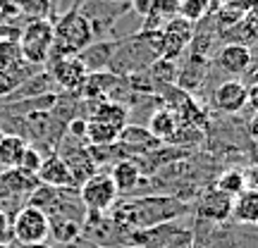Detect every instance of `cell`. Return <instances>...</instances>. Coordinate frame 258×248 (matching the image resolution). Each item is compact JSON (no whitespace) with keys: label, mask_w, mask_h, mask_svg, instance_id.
Listing matches in <instances>:
<instances>
[{"label":"cell","mask_w":258,"mask_h":248,"mask_svg":"<svg viewBox=\"0 0 258 248\" xmlns=\"http://www.w3.org/2000/svg\"><path fill=\"white\" fill-rule=\"evenodd\" d=\"M122 129H115L110 124H105V122H98V120H89L86 122V131H84V136L91 141L93 146H112L117 136H120Z\"/></svg>","instance_id":"obj_18"},{"label":"cell","mask_w":258,"mask_h":248,"mask_svg":"<svg viewBox=\"0 0 258 248\" xmlns=\"http://www.w3.org/2000/svg\"><path fill=\"white\" fill-rule=\"evenodd\" d=\"M251 50L249 46H241V43H227V46L220 48L218 53V64L220 69H225L227 74H234L239 76L251 67Z\"/></svg>","instance_id":"obj_12"},{"label":"cell","mask_w":258,"mask_h":248,"mask_svg":"<svg viewBox=\"0 0 258 248\" xmlns=\"http://www.w3.org/2000/svg\"><path fill=\"white\" fill-rule=\"evenodd\" d=\"M19 62H22L19 43L17 41H5V38H0V72L12 69V67Z\"/></svg>","instance_id":"obj_25"},{"label":"cell","mask_w":258,"mask_h":248,"mask_svg":"<svg viewBox=\"0 0 258 248\" xmlns=\"http://www.w3.org/2000/svg\"><path fill=\"white\" fill-rule=\"evenodd\" d=\"M17 10L31 19H48L53 10V0H15Z\"/></svg>","instance_id":"obj_21"},{"label":"cell","mask_w":258,"mask_h":248,"mask_svg":"<svg viewBox=\"0 0 258 248\" xmlns=\"http://www.w3.org/2000/svg\"><path fill=\"white\" fill-rule=\"evenodd\" d=\"M232 217L239 224H258V189L246 186L232 198Z\"/></svg>","instance_id":"obj_14"},{"label":"cell","mask_w":258,"mask_h":248,"mask_svg":"<svg viewBox=\"0 0 258 248\" xmlns=\"http://www.w3.org/2000/svg\"><path fill=\"white\" fill-rule=\"evenodd\" d=\"M50 236V217L48 212H43L36 205H22L17 215L12 217V239L17 241L19 246L31 248L38 243H46Z\"/></svg>","instance_id":"obj_3"},{"label":"cell","mask_w":258,"mask_h":248,"mask_svg":"<svg viewBox=\"0 0 258 248\" xmlns=\"http://www.w3.org/2000/svg\"><path fill=\"white\" fill-rule=\"evenodd\" d=\"M12 239V220L5 210H0V243Z\"/></svg>","instance_id":"obj_28"},{"label":"cell","mask_w":258,"mask_h":248,"mask_svg":"<svg viewBox=\"0 0 258 248\" xmlns=\"http://www.w3.org/2000/svg\"><path fill=\"white\" fill-rule=\"evenodd\" d=\"M256 74H258V67H256Z\"/></svg>","instance_id":"obj_38"},{"label":"cell","mask_w":258,"mask_h":248,"mask_svg":"<svg viewBox=\"0 0 258 248\" xmlns=\"http://www.w3.org/2000/svg\"><path fill=\"white\" fill-rule=\"evenodd\" d=\"M0 248H17L15 243H10V241H5V243H0Z\"/></svg>","instance_id":"obj_34"},{"label":"cell","mask_w":258,"mask_h":248,"mask_svg":"<svg viewBox=\"0 0 258 248\" xmlns=\"http://www.w3.org/2000/svg\"><path fill=\"white\" fill-rule=\"evenodd\" d=\"M160 36H163V55L160 57L177 62L184 53V48L194 41V24L177 15L175 19H170L165 27L160 29Z\"/></svg>","instance_id":"obj_6"},{"label":"cell","mask_w":258,"mask_h":248,"mask_svg":"<svg viewBox=\"0 0 258 248\" xmlns=\"http://www.w3.org/2000/svg\"><path fill=\"white\" fill-rule=\"evenodd\" d=\"M108 175H110L117 193L134 191V189L139 186V182H141V172H139V167L134 165L132 160H120V162H115Z\"/></svg>","instance_id":"obj_16"},{"label":"cell","mask_w":258,"mask_h":248,"mask_svg":"<svg viewBox=\"0 0 258 248\" xmlns=\"http://www.w3.org/2000/svg\"><path fill=\"white\" fill-rule=\"evenodd\" d=\"M3 198H8V193H5V189H3V184H0V201Z\"/></svg>","instance_id":"obj_35"},{"label":"cell","mask_w":258,"mask_h":248,"mask_svg":"<svg viewBox=\"0 0 258 248\" xmlns=\"http://www.w3.org/2000/svg\"><path fill=\"white\" fill-rule=\"evenodd\" d=\"M38 182L43 186H50V189H67V186H74L72 172L67 162L62 160V155H50L43 157L41 162V170L36 172Z\"/></svg>","instance_id":"obj_10"},{"label":"cell","mask_w":258,"mask_h":248,"mask_svg":"<svg viewBox=\"0 0 258 248\" xmlns=\"http://www.w3.org/2000/svg\"><path fill=\"white\" fill-rule=\"evenodd\" d=\"M182 212H184V203L160 196V198H141V201H134L129 205H122V208H117L112 220L117 227H124L129 231H141L148 227L165 224L167 220H172Z\"/></svg>","instance_id":"obj_1"},{"label":"cell","mask_w":258,"mask_h":248,"mask_svg":"<svg viewBox=\"0 0 258 248\" xmlns=\"http://www.w3.org/2000/svg\"><path fill=\"white\" fill-rule=\"evenodd\" d=\"M179 17H184L186 22H201V19L211 17V12H208V5H206V0H179Z\"/></svg>","instance_id":"obj_22"},{"label":"cell","mask_w":258,"mask_h":248,"mask_svg":"<svg viewBox=\"0 0 258 248\" xmlns=\"http://www.w3.org/2000/svg\"><path fill=\"white\" fill-rule=\"evenodd\" d=\"M29 148L27 138L19 134H3L0 136V167L10 170V167H19V160Z\"/></svg>","instance_id":"obj_15"},{"label":"cell","mask_w":258,"mask_h":248,"mask_svg":"<svg viewBox=\"0 0 258 248\" xmlns=\"http://www.w3.org/2000/svg\"><path fill=\"white\" fill-rule=\"evenodd\" d=\"M53 22L31 19L19 34V53L27 64H46L53 50Z\"/></svg>","instance_id":"obj_4"},{"label":"cell","mask_w":258,"mask_h":248,"mask_svg":"<svg viewBox=\"0 0 258 248\" xmlns=\"http://www.w3.org/2000/svg\"><path fill=\"white\" fill-rule=\"evenodd\" d=\"M31 248H53V246H48V243H38V246H31Z\"/></svg>","instance_id":"obj_36"},{"label":"cell","mask_w":258,"mask_h":248,"mask_svg":"<svg viewBox=\"0 0 258 248\" xmlns=\"http://www.w3.org/2000/svg\"><path fill=\"white\" fill-rule=\"evenodd\" d=\"M50 231H53L60 241L67 243V241H72L74 236H79V231L82 229H79V224H77V222H64V224H55V227L50 224Z\"/></svg>","instance_id":"obj_27"},{"label":"cell","mask_w":258,"mask_h":248,"mask_svg":"<svg viewBox=\"0 0 258 248\" xmlns=\"http://www.w3.org/2000/svg\"><path fill=\"white\" fill-rule=\"evenodd\" d=\"M177 127H179V120H177L175 110H170V108H163V110H156L151 115V122H148V131L153 134V136L163 143V141H170V138L175 136Z\"/></svg>","instance_id":"obj_17"},{"label":"cell","mask_w":258,"mask_h":248,"mask_svg":"<svg viewBox=\"0 0 258 248\" xmlns=\"http://www.w3.org/2000/svg\"><path fill=\"white\" fill-rule=\"evenodd\" d=\"M151 74L156 81H163V84H177V62L172 60H165V57H158L156 62L151 64Z\"/></svg>","instance_id":"obj_24"},{"label":"cell","mask_w":258,"mask_h":248,"mask_svg":"<svg viewBox=\"0 0 258 248\" xmlns=\"http://www.w3.org/2000/svg\"><path fill=\"white\" fill-rule=\"evenodd\" d=\"M256 150H258V148H256Z\"/></svg>","instance_id":"obj_39"},{"label":"cell","mask_w":258,"mask_h":248,"mask_svg":"<svg viewBox=\"0 0 258 248\" xmlns=\"http://www.w3.org/2000/svg\"><path fill=\"white\" fill-rule=\"evenodd\" d=\"M53 50L50 57H67V55H79L84 48L91 43L93 31L89 19L82 12H67L57 24H53Z\"/></svg>","instance_id":"obj_2"},{"label":"cell","mask_w":258,"mask_h":248,"mask_svg":"<svg viewBox=\"0 0 258 248\" xmlns=\"http://www.w3.org/2000/svg\"><path fill=\"white\" fill-rule=\"evenodd\" d=\"M246 105H249L253 112H258V81L246 86Z\"/></svg>","instance_id":"obj_30"},{"label":"cell","mask_w":258,"mask_h":248,"mask_svg":"<svg viewBox=\"0 0 258 248\" xmlns=\"http://www.w3.org/2000/svg\"><path fill=\"white\" fill-rule=\"evenodd\" d=\"M156 3L158 0H132V8L137 10L141 17H148V15L156 10Z\"/></svg>","instance_id":"obj_29"},{"label":"cell","mask_w":258,"mask_h":248,"mask_svg":"<svg viewBox=\"0 0 258 248\" xmlns=\"http://www.w3.org/2000/svg\"><path fill=\"white\" fill-rule=\"evenodd\" d=\"M115 143H120L124 150H134V153H151L160 146V141L146 127H122Z\"/></svg>","instance_id":"obj_13"},{"label":"cell","mask_w":258,"mask_h":248,"mask_svg":"<svg viewBox=\"0 0 258 248\" xmlns=\"http://www.w3.org/2000/svg\"><path fill=\"white\" fill-rule=\"evenodd\" d=\"M72 131H77L74 136H84V131H86V122H74V124H72Z\"/></svg>","instance_id":"obj_33"},{"label":"cell","mask_w":258,"mask_h":248,"mask_svg":"<svg viewBox=\"0 0 258 248\" xmlns=\"http://www.w3.org/2000/svg\"><path fill=\"white\" fill-rule=\"evenodd\" d=\"M91 120H98V122H105V124H110L115 129H122L124 127V122H127V110L117 105V103H110V101H103L96 112H93Z\"/></svg>","instance_id":"obj_20"},{"label":"cell","mask_w":258,"mask_h":248,"mask_svg":"<svg viewBox=\"0 0 258 248\" xmlns=\"http://www.w3.org/2000/svg\"><path fill=\"white\" fill-rule=\"evenodd\" d=\"M196 212H199V217L208 222H225L232 217V196L227 193L218 191L215 186H213L211 191H206L201 196V201L196 205Z\"/></svg>","instance_id":"obj_8"},{"label":"cell","mask_w":258,"mask_h":248,"mask_svg":"<svg viewBox=\"0 0 258 248\" xmlns=\"http://www.w3.org/2000/svg\"><path fill=\"white\" fill-rule=\"evenodd\" d=\"M213 105L220 112H239L246 108V86L239 79H230V81H222L215 91H213Z\"/></svg>","instance_id":"obj_9"},{"label":"cell","mask_w":258,"mask_h":248,"mask_svg":"<svg viewBox=\"0 0 258 248\" xmlns=\"http://www.w3.org/2000/svg\"><path fill=\"white\" fill-rule=\"evenodd\" d=\"M249 136L258 143V112H253V117L249 120Z\"/></svg>","instance_id":"obj_31"},{"label":"cell","mask_w":258,"mask_h":248,"mask_svg":"<svg viewBox=\"0 0 258 248\" xmlns=\"http://www.w3.org/2000/svg\"><path fill=\"white\" fill-rule=\"evenodd\" d=\"M246 175H244V170H237V167H232V170H225L218 179H215V189L222 193H227V196H237L246 189Z\"/></svg>","instance_id":"obj_19"},{"label":"cell","mask_w":258,"mask_h":248,"mask_svg":"<svg viewBox=\"0 0 258 248\" xmlns=\"http://www.w3.org/2000/svg\"><path fill=\"white\" fill-rule=\"evenodd\" d=\"M86 76H89V64H86V60L82 55L57 57L55 62H53V79L62 89H67V91L82 89Z\"/></svg>","instance_id":"obj_7"},{"label":"cell","mask_w":258,"mask_h":248,"mask_svg":"<svg viewBox=\"0 0 258 248\" xmlns=\"http://www.w3.org/2000/svg\"><path fill=\"white\" fill-rule=\"evenodd\" d=\"M41 162H43V155L38 153L36 148L29 146L27 150H24L22 160H19V167H22L24 172H31V175H36L38 170H41Z\"/></svg>","instance_id":"obj_26"},{"label":"cell","mask_w":258,"mask_h":248,"mask_svg":"<svg viewBox=\"0 0 258 248\" xmlns=\"http://www.w3.org/2000/svg\"><path fill=\"white\" fill-rule=\"evenodd\" d=\"M246 184L253 186V189H258V165L249 170V175H246Z\"/></svg>","instance_id":"obj_32"},{"label":"cell","mask_w":258,"mask_h":248,"mask_svg":"<svg viewBox=\"0 0 258 248\" xmlns=\"http://www.w3.org/2000/svg\"><path fill=\"white\" fill-rule=\"evenodd\" d=\"M79 196H82V203L89 208L91 212H105L110 210L115 201H117V189L112 184L110 175L105 172H96L93 177H89L82 186H79Z\"/></svg>","instance_id":"obj_5"},{"label":"cell","mask_w":258,"mask_h":248,"mask_svg":"<svg viewBox=\"0 0 258 248\" xmlns=\"http://www.w3.org/2000/svg\"><path fill=\"white\" fill-rule=\"evenodd\" d=\"M0 184L10 198V196H31L41 186V182L36 175L24 172L22 167H10V170L0 172Z\"/></svg>","instance_id":"obj_11"},{"label":"cell","mask_w":258,"mask_h":248,"mask_svg":"<svg viewBox=\"0 0 258 248\" xmlns=\"http://www.w3.org/2000/svg\"><path fill=\"white\" fill-rule=\"evenodd\" d=\"M124 248H144V246H139V243H129V246H124Z\"/></svg>","instance_id":"obj_37"},{"label":"cell","mask_w":258,"mask_h":248,"mask_svg":"<svg viewBox=\"0 0 258 248\" xmlns=\"http://www.w3.org/2000/svg\"><path fill=\"white\" fill-rule=\"evenodd\" d=\"M24 79H27V72L22 69V62L15 64L12 69H5V72H0V96H8V93L17 91Z\"/></svg>","instance_id":"obj_23"}]
</instances>
